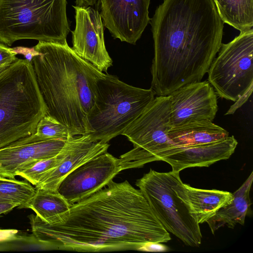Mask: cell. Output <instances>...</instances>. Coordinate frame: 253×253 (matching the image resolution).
<instances>
[{"instance_id":"cell-15","label":"cell","mask_w":253,"mask_h":253,"mask_svg":"<svg viewBox=\"0 0 253 253\" xmlns=\"http://www.w3.org/2000/svg\"><path fill=\"white\" fill-rule=\"evenodd\" d=\"M108 143L94 141L86 134L68 139L62 149L59 163L41 177L36 188L57 192L62 180L72 171L87 161L106 152Z\"/></svg>"},{"instance_id":"cell-25","label":"cell","mask_w":253,"mask_h":253,"mask_svg":"<svg viewBox=\"0 0 253 253\" xmlns=\"http://www.w3.org/2000/svg\"><path fill=\"white\" fill-rule=\"evenodd\" d=\"M13 48L0 42V64L9 66L18 58Z\"/></svg>"},{"instance_id":"cell-9","label":"cell","mask_w":253,"mask_h":253,"mask_svg":"<svg viewBox=\"0 0 253 253\" xmlns=\"http://www.w3.org/2000/svg\"><path fill=\"white\" fill-rule=\"evenodd\" d=\"M218 52L208 81L220 97L234 102L253 84V28L222 43Z\"/></svg>"},{"instance_id":"cell-12","label":"cell","mask_w":253,"mask_h":253,"mask_svg":"<svg viewBox=\"0 0 253 253\" xmlns=\"http://www.w3.org/2000/svg\"><path fill=\"white\" fill-rule=\"evenodd\" d=\"M73 7L76 26L72 31V49L98 70L107 73L113 60L105 46L104 25L99 11L90 6Z\"/></svg>"},{"instance_id":"cell-2","label":"cell","mask_w":253,"mask_h":253,"mask_svg":"<svg viewBox=\"0 0 253 253\" xmlns=\"http://www.w3.org/2000/svg\"><path fill=\"white\" fill-rule=\"evenodd\" d=\"M151 89L167 96L201 81L222 44L224 22L213 0H164L150 18Z\"/></svg>"},{"instance_id":"cell-11","label":"cell","mask_w":253,"mask_h":253,"mask_svg":"<svg viewBox=\"0 0 253 253\" xmlns=\"http://www.w3.org/2000/svg\"><path fill=\"white\" fill-rule=\"evenodd\" d=\"M150 0H97L104 26L112 36L132 44L140 38L150 18Z\"/></svg>"},{"instance_id":"cell-10","label":"cell","mask_w":253,"mask_h":253,"mask_svg":"<svg viewBox=\"0 0 253 253\" xmlns=\"http://www.w3.org/2000/svg\"><path fill=\"white\" fill-rule=\"evenodd\" d=\"M120 171L119 159L106 152L69 173L60 183L57 192L71 205L103 188Z\"/></svg>"},{"instance_id":"cell-26","label":"cell","mask_w":253,"mask_h":253,"mask_svg":"<svg viewBox=\"0 0 253 253\" xmlns=\"http://www.w3.org/2000/svg\"><path fill=\"white\" fill-rule=\"evenodd\" d=\"M253 84L251 85L246 91L241 95L235 102V103L230 106L229 110L225 113V115L233 114L239 109L243 105L247 102L248 99L251 95L253 92Z\"/></svg>"},{"instance_id":"cell-8","label":"cell","mask_w":253,"mask_h":253,"mask_svg":"<svg viewBox=\"0 0 253 253\" xmlns=\"http://www.w3.org/2000/svg\"><path fill=\"white\" fill-rule=\"evenodd\" d=\"M170 116L169 96H157L122 133L133 148L119 158L121 171L161 161L169 153L175 146L168 135Z\"/></svg>"},{"instance_id":"cell-27","label":"cell","mask_w":253,"mask_h":253,"mask_svg":"<svg viewBox=\"0 0 253 253\" xmlns=\"http://www.w3.org/2000/svg\"><path fill=\"white\" fill-rule=\"evenodd\" d=\"M18 234L16 229H0V243L14 241L17 239Z\"/></svg>"},{"instance_id":"cell-4","label":"cell","mask_w":253,"mask_h":253,"mask_svg":"<svg viewBox=\"0 0 253 253\" xmlns=\"http://www.w3.org/2000/svg\"><path fill=\"white\" fill-rule=\"evenodd\" d=\"M47 113L32 62L18 58L0 74V148L35 133Z\"/></svg>"},{"instance_id":"cell-18","label":"cell","mask_w":253,"mask_h":253,"mask_svg":"<svg viewBox=\"0 0 253 253\" xmlns=\"http://www.w3.org/2000/svg\"><path fill=\"white\" fill-rule=\"evenodd\" d=\"M253 180L252 171L240 187L233 194V199L209 219L208 223L212 234L225 225L234 228L237 224L243 225L252 204L250 192Z\"/></svg>"},{"instance_id":"cell-5","label":"cell","mask_w":253,"mask_h":253,"mask_svg":"<svg viewBox=\"0 0 253 253\" xmlns=\"http://www.w3.org/2000/svg\"><path fill=\"white\" fill-rule=\"evenodd\" d=\"M151 89L135 87L105 74L96 81L93 105L86 120L84 134L94 141L108 143L119 135L155 98Z\"/></svg>"},{"instance_id":"cell-23","label":"cell","mask_w":253,"mask_h":253,"mask_svg":"<svg viewBox=\"0 0 253 253\" xmlns=\"http://www.w3.org/2000/svg\"><path fill=\"white\" fill-rule=\"evenodd\" d=\"M63 157L62 150L55 156L45 159L33 161L16 172V176L24 178L29 183L36 186L42 175L55 167Z\"/></svg>"},{"instance_id":"cell-24","label":"cell","mask_w":253,"mask_h":253,"mask_svg":"<svg viewBox=\"0 0 253 253\" xmlns=\"http://www.w3.org/2000/svg\"><path fill=\"white\" fill-rule=\"evenodd\" d=\"M34 134L42 140L68 139L74 137L65 125L47 114L39 122Z\"/></svg>"},{"instance_id":"cell-21","label":"cell","mask_w":253,"mask_h":253,"mask_svg":"<svg viewBox=\"0 0 253 253\" xmlns=\"http://www.w3.org/2000/svg\"><path fill=\"white\" fill-rule=\"evenodd\" d=\"M224 23L240 32L253 28V0H213Z\"/></svg>"},{"instance_id":"cell-1","label":"cell","mask_w":253,"mask_h":253,"mask_svg":"<svg viewBox=\"0 0 253 253\" xmlns=\"http://www.w3.org/2000/svg\"><path fill=\"white\" fill-rule=\"evenodd\" d=\"M32 234L45 250L83 252L145 250L167 243L170 234L139 189L111 180L89 197L71 205L60 223L28 216Z\"/></svg>"},{"instance_id":"cell-20","label":"cell","mask_w":253,"mask_h":253,"mask_svg":"<svg viewBox=\"0 0 253 253\" xmlns=\"http://www.w3.org/2000/svg\"><path fill=\"white\" fill-rule=\"evenodd\" d=\"M70 207L58 192L39 188H36L28 205V208L32 210L42 220L49 224L64 222L69 214Z\"/></svg>"},{"instance_id":"cell-7","label":"cell","mask_w":253,"mask_h":253,"mask_svg":"<svg viewBox=\"0 0 253 253\" xmlns=\"http://www.w3.org/2000/svg\"><path fill=\"white\" fill-rule=\"evenodd\" d=\"M164 228L186 245L199 247L202 235L192 212L179 172H160L150 169L135 183Z\"/></svg>"},{"instance_id":"cell-13","label":"cell","mask_w":253,"mask_h":253,"mask_svg":"<svg viewBox=\"0 0 253 253\" xmlns=\"http://www.w3.org/2000/svg\"><path fill=\"white\" fill-rule=\"evenodd\" d=\"M168 95L171 127L195 121H212L218 110L217 94L208 81L189 83Z\"/></svg>"},{"instance_id":"cell-19","label":"cell","mask_w":253,"mask_h":253,"mask_svg":"<svg viewBox=\"0 0 253 253\" xmlns=\"http://www.w3.org/2000/svg\"><path fill=\"white\" fill-rule=\"evenodd\" d=\"M185 187L192 212L199 224L206 222L233 199V194L229 192L196 188L186 184Z\"/></svg>"},{"instance_id":"cell-28","label":"cell","mask_w":253,"mask_h":253,"mask_svg":"<svg viewBox=\"0 0 253 253\" xmlns=\"http://www.w3.org/2000/svg\"><path fill=\"white\" fill-rule=\"evenodd\" d=\"M13 48L17 54H22L24 55L25 59L31 62H32L34 56L38 54V52L35 50L33 47L32 48H27L19 46Z\"/></svg>"},{"instance_id":"cell-14","label":"cell","mask_w":253,"mask_h":253,"mask_svg":"<svg viewBox=\"0 0 253 253\" xmlns=\"http://www.w3.org/2000/svg\"><path fill=\"white\" fill-rule=\"evenodd\" d=\"M67 140H42L34 133L0 148V176L14 179L27 165L56 156Z\"/></svg>"},{"instance_id":"cell-29","label":"cell","mask_w":253,"mask_h":253,"mask_svg":"<svg viewBox=\"0 0 253 253\" xmlns=\"http://www.w3.org/2000/svg\"><path fill=\"white\" fill-rule=\"evenodd\" d=\"M19 205L15 203L0 202V215L6 213L15 207H19Z\"/></svg>"},{"instance_id":"cell-30","label":"cell","mask_w":253,"mask_h":253,"mask_svg":"<svg viewBox=\"0 0 253 253\" xmlns=\"http://www.w3.org/2000/svg\"><path fill=\"white\" fill-rule=\"evenodd\" d=\"M9 66L0 64V74L5 70Z\"/></svg>"},{"instance_id":"cell-6","label":"cell","mask_w":253,"mask_h":253,"mask_svg":"<svg viewBox=\"0 0 253 253\" xmlns=\"http://www.w3.org/2000/svg\"><path fill=\"white\" fill-rule=\"evenodd\" d=\"M66 0H0V42L65 43L70 31Z\"/></svg>"},{"instance_id":"cell-17","label":"cell","mask_w":253,"mask_h":253,"mask_svg":"<svg viewBox=\"0 0 253 253\" xmlns=\"http://www.w3.org/2000/svg\"><path fill=\"white\" fill-rule=\"evenodd\" d=\"M168 135L174 146L184 147L218 141L228 136L229 132L212 121L204 120L171 127Z\"/></svg>"},{"instance_id":"cell-16","label":"cell","mask_w":253,"mask_h":253,"mask_svg":"<svg viewBox=\"0 0 253 253\" xmlns=\"http://www.w3.org/2000/svg\"><path fill=\"white\" fill-rule=\"evenodd\" d=\"M238 142L233 135L221 140L195 146L172 148L161 161L169 164L172 170L180 172L188 168L209 167L218 161L229 159Z\"/></svg>"},{"instance_id":"cell-3","label":"cell","mask_w":253,"mask_h":253,"mask_svg":"<svg viewBox=\"0 0 253 253\" xmlns=\"http://www.w3.org/2000/svg\"><path fill=\"white\" fill-rule=\"evenodd\" d=\"M32 60L47 114L65 125L72 136L86 132L96 81L105 74L65 43L39 41Z\"/></svg>"},{"instance_id":"cell-22","label":"cell","mask_w":253,"mask_h":253,"mask_svg":"<svg viewBox=\"0 0 253 253\" xmlns=\"http://www.w3.org/2000/svg\"><path fill=\"white\" fill-rule=\"evenodd\" d=\"M35 187L29 182L0 176V202L18 204V208H28Z\"/></svg>"}]
</instances>
